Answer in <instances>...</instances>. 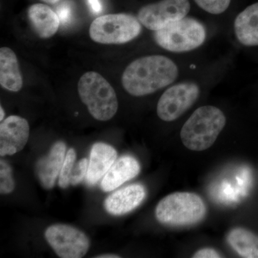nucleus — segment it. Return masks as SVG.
<instances>
[{"instance_id":"nucleus-2","label":"nucleus","mask_w":258,"mask_h":258,"mask_svg":"<svg viewBox=\"0 0 258 258\" xmlns=\"http://www.w3.org/2000/svg\"><path fill=\"white\" fill-rule=\"evenodd\" d=\"M225 115L214 106L200 107L181 128V142L189 150L203 152L211 147L225 128Z\"/></svg>"},{"instance_id":"nucleus-11","label":"nucleus","mask_w":258,"mask_h":258,"mask_svg":"<svg viewBox=\"0 0 258 258\" xmlns=\"http://www.w3.org/2000/svg\"><path fill=\"white\" fill-rule=\"evenodd\" d=\"M146 197L147 189L143 185L131 184L109 195L105 200V209L110 215L120 216L138 208Z\"/></svg>"},{"instance_id":"nucleus-5","label":"nucleus","mask_w":258,"mask_h":258,"mask_svg":"<svg viewBox=\"0 0 258 258\" xmlns=\"http://www.w3.org/2000/svg\"><path fill=\"white\" fill-rule=\"evenodd\" d=\"M154 39L164 50L182 53L201 47L207 39V30L201 22L186 17L154 32Z\"/></svg>"},{"instance_id":"nucleus-21","label":"nucleus","mask_w":258,"mask_h":258,"mask_svg":"<svg viewBox=\"0 0 258 258\" xmlns=\"http://www.w3.org/2000/svg\"><path fill=\"white\" fill-rule=\"evenodd\" d=\"M204 11L212 15H220L228 9L231 0H194Z\"/></svg>"},{"instance_id":"nucleus-6","label":"nucleus","mask_w":258,"mask_h":258,"mask_svg":"<svg viewBox=\"0 0 258 258\" xmlns=\"http://www.w3.org/2000/svg\"><path fill=\"white\" fill-rule=\"evenodd\" d=\"M142 23L132 15H102L93 20L89 35L93 41L105 45H120L132 41L142 31Z\"/></svg>"},{"instance_id":"nucleus-8","label":"nucleus","mask_w":258,"mask_h":258,"mask_svg":"<svg viewBox=\"0 0 258 258\" xmlns=\"http://www.w3.org/2000/svg\"><path fill=\"white\" fill-rule=\"evenodd\" d=\"M45 240L62 258H81L87 254L90 240L87 235L73 226L56 224L47 227Z\"/></svg>"},{"instance_id":"nucleus-3","label":"nucleus","mask_w":258,"mask_h":258,"mask_svg":"<svg viewBox=\"0 0 258 258\" xmlns=\"http://www.w3.org/2000/svg\"><path fill=\"white\" fill-rule=\"evenodd\" d=\"M78 91L81 101L95 119L106 121L118 111L115 90L98 73L90 71L83 75L78 83Z\"/></svg>"},{"instance_id":"nucleus-15","label":"nucleus","mask_w":258,"mask_h":258,"mask_svg":"<svg viewBox=\"0 0 258 258\" xmlns=\"http://www.w3.org/2000/svg\"><path fill=\"white\" fill-rule=\"evenodd\" d=\"M28 17L32 30L40 38H50L60 28L58 15L47 5L40 3L31 5L28 8Z\"/></svg>"},{"instance_id":"nucleus-20","label":"nucleus","mask_w":258,"mask_h":258,"mask_svg":"<svg viewBox=\"0 0 258 258\" xmlns=\"http://www.w3.org/2000/svg\"><path fill=\"white\" fill-rule=\"evenodd\" d=\"M15 180L13 179V170L7 161H0V193L8 195L14 191Z\"/></svg>"},{"instance_id":"nucleus-17","label":"nucleus","mask_w":258,"mask_h":258,"mask_svg":"<svg viewBox=\"0 0 258 258\" xmlns=\"http://www.w3.org/2000/svg\"><path fill=\"white\" fill-rule=\"evenodd\" d=\"M0 84L12 92H18L23 88V76L18 57L9 47L0 49Z\"/></svg>"},{"instance_id":"nucleus-9","label":"nucleus","mask_w":258,"mask_h":258,"mask_svg":"<svg viewBox=\"0 0 258 258\" xmlns=\"http://www.w3.org/2000/svg\"><path fill=\"white\" fill-rule=\"evenodd\" d=\"M190 9L189 0H161L142 7L137 18L143 26L155 32L168 24L186 18Z\"/></svg>"},{"instance_id":"nucleus-26","label":"nucleus","mask_w":258,"mask_h":258,"mask_svg":"<svg viewBox=\"0 0 258 258\" xmlns=\"http://www.w3.org/2000/svg\"><path fill=\"white\" fill-rule=\"evenodd\" d=\"M120 257L118 254H99V255L96 256V258H119Z\"/></svg>"},{"instance_id":"nucleus-14","label":"nucleus","mask_w":258,"mask_h":258,"mask_svg":"<svg viewBox=\"0 0 258 258\" xmlns=\"http://www.w3.org/2000/svg\"><path fill=\"white\" fill-rule=\"evenodd\" d=\"M141 171L139 161L132 156L125 155L116 159L103 176L101 189L106 192L113 191L129 180L136 177Z\"/></svg>"},{"instance_id":"nucleus-28","label":"nucleus","mask_w":258,"mask_h":258,"mask_svg":"<svg viewBox=\"0 0 258 258\" xmlns=\"http://www.w3.org/2000/svg\"><path fill=\"white\" fill-rule=\"evenodd\" d=\"M0 113H1V115H0V120L3 121L5 118V111L4 109H3V106L0 107Z\"/></svg>"},{"instance_id":"nucleus-27","label":"nucleus","mask_w":258,"mask_h":258,"mask_svg":"<svg viewBox=\"0 0 258 258\" xmlns=\"http://www.w3.org/2000/svg\"><path fill=\"white\" fill-rule=\"evenodd\" d=\"M42 2L45 3H49V4H56V3H59L61 0H41Z\"/></svg>"},{"instance_id":"nucleus-19","label":"nucleus","mask_w":258,"mask_h":258,"mask_svg":"<svg viewBox=\"0 0 258 258\" xmlns=\"http://www.w3.org/2000/svg\"><path fill=\"white\" fill-rule=\"evenodd\" d=\"M76 160V152L74 149L71 148L66 153V158L60 175H59L58 185L62 189H66L71 184V176L73 169Z\"/></svg>"},{"instance_id":"nucleus-4","label":"nucleus","mask_w":258,"mask_h":258,"mask_svg":"<svg viewBox=\"0 0 258 258\" xmlns=\"http://www.w3.org/2000/svg\"><path fill=\"white\" fill-rule=\"evenodd\" d=\"M155 213L161 224L183 227L202 221L206 215V206L196 194L176 192L162 199L157 205Z\"/></svg>"},{"instance_id":"nucleus-10","label":"nucleus","mask_w":258,"mask_h":258,"mask_svg":"<svg viewBox=\"0 0 258 258\" xmlns=\"http://www.w3.org/2000/svg\"><path fill=\"white\" fill-rule=\"evenodd\" d=\"M30 137L28 120L10 115L0 124V156H12L23 150Z\"/></svg>"},{"instance_id":"nucleus-23","label":"nucleus","mask_w":258,"mask_h":258,"mask_svg":"<svg viewBox=\"0 0 258 258\" xmlns=\"http://www.w3.org/2000/svg\"><path fill=\"white\" fill-rule=\"evenodd\" d=\"M56 13L60 19V25L64 26L71 23V19H72L73 9L69 3L64 2L59 5L56 10Z\"/></svg>"},{"instance_id":"nucleus-12","label":"nucleus","mask_w":258,"mask_h":258,"mask_svg":"<svg viewBox=\"0 0 258 258\" xmlns=\"http://www.w3.org/2000/svg\"><path fill=\"white\" fill-rule=\"evenodd\" d=\"M66 156V144L57 142L52 145L47 155L37 161L35 171L40 184L45 189L53 187L60 175Z\"/></svg>"},{"instance_id":"nucleus-18","label":"nucleus","mask_w":258,"mask_h":258,"mask_svg":"<svg viewBox=\"0 0 258 258\" xmlns=\"http://www.w3.org/2000/svg\"><path fill=\"white\" fill-rule=\"evenodd\" d=\"M227 242L232 248L246 258H258V236L243 228L231 230Z\"/></svg>"},{"instance_id":"nucleus-13","label":"nucleus","mask_w":258,"mask_h":258,"mask_svg":"<svg viewBox=\"0 0 258 258\" xmlns=\"http://www.w3.org/2000/svg\"><path fill=\"white\" fill-rule=\"evenodd\" d=\"M117 159V152L111 145L105 143L93 144L88 160L86 182L90 186L97 184Z\"/></svg>"},{"instance_id":"nucleus-1","label":"nucleus","mask_w":258,"mask_h":258,"mask_svg":"<svg viewBox=\"0 0 258 258\" xmlns=\"http://www.w3.org/2000/svg\"><path fill=\"white\" fill-rule=\"evenodd\" d=\"M177 64L162 55L139 57L125 68L122 75V86L131 96L152 94L168 87L179 77Z\"/></svg>"},{"instance_id":"nucleus-16","label":"nucleus","mask_w":258,"mask_h":258,"mask_svg":"<svg viewBox=\"0 0 258 258\" xmlns=\"http://www.w3.org/2000/svg\"><path fill=\"white\" fill-rule=\"evenodd\" d=\"M234 32L244 46H258V3L249 5L236 17Z\"/></svg>"},{"instance_id":"nucleus-24","label":"nucleus","mask_w":258,"mask_h":258,"mask_svg":"<svg viewBox=\"0 0 258 258\" xmlns=\"http://www.w3.org/2000/svg\"><path fill=\"white\" fill-rule=\"evenodd\" d=\"M221 257V254L212 248L200 249L193 255L194 258H219Z\"/></svg>"},{"instance_id":"nucleus-22","label":"nucleus","mask_w":258,"mask_h":258,"mask_svg":"<svg viewBox=\"0 0 258 258\" xmlns=\"http://www.w3.org/2000/svg\"><path fill=\"white\" fill-rule=\"evenodd\" d=\"M88 159L83 158L75 164L71 176V184L76 186L82 182L87 176Z\"/></svg>"},{"instance_id":"nucleus-7","label":"nucleus","mask_w":258,"mask_h":258,"mask_svg":"<svg viewBox=\"0 0 258 258\" xmlns=\"http://www.w3.org/2000/svg\"><path fill=\"white\" fill-rule=\"evenodd\" d=\"M200 93V86L194 81H183L172 85L164 91L158 101V116L166 122L178 119L196 103Z\"/></svg>"},{"instance_id":"nucleus-25","label":"nucleus","mask_w":258,"mask_h":258,"mask_svg":"<svg viewBox=\"0 0 258 258\" xmlns=\"http://www.w3.org/2000/svg\"><path fill=\"white\" fill-rule=\"evenodd\" d=\"M90 11L94 15H98L103 10L101 0H87Z\"/></svg>"}]
</instances>
